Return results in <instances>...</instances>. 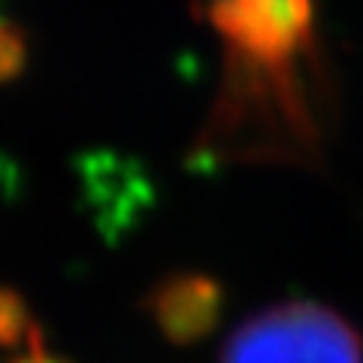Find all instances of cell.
<instances>
[{"mask_svg": "<svg viewBox=\"0 0 363 363\" xmlns=\"http://www.w3.org/2000/svg\"><path fill=\"white\" fill-rule=\"evenodd\" d=\"M224 73L194 155L212 167L312 164L321 145L315 0H200Z\"/></svg>", "mask_w": 363, "mask_h": 363, "instance_id": "6da1fadb", "label": "cell"}, {"mask_svg": "<svg viewBox=\"0 0 363 363\" xmlns=\"http://www.w3.org/2000/svg\"><path fill=\"white\" fill-rule=\"evenodd\" d=\"M221 363H363V342L339 312L288 300L236 327Z\"/></svg>", "mask_w": 363, "mask_h": 363, "instance_id": "7a4b0ae2", "label": "cell"}, {"mask_svg": "<svg viewBox=\"0 0 363 363\" xmlns=\"http://www.w3.org/2000/svg\"><path fill=\"white\" fill-rule=\"evenodd\" d=\"M145 306L164 339L173 345H194L218 327L224 291L203 272H173L149 291Z\"/></svg>", "mask_w": 363, "mask_h": 363, "instance_id": "3957f363", "label": "cell"}, {"mask_svg": "<svg viewBox=\"0 0 363 363\" xmlns=\"http://www.w3.org/2000/svg\"><path fill=\"white\" fill-rule=\"evenodd\" d=\"M43 339L40 324L30 318L25 297L13 288H0V348L25 351Z\"/></svg>", "mask_w": 363, "mask_h": 363, "instance_id": "277c9868", "label": "cell"}, {"mask_svg": "<svg viewBox=\"0 0 363 363\" xmlns=\"http://www.w3.org/2000/svg\"><path fill=\"white\" fill-rule=\"evenodd\" d=\"M28 64V37L13 21L0 18V85L13 82L25 73Z\"/></svg>", "mask_w": 363, "mask_h": 363, "instance_id": "5b68a950", "label": "cell"}, {"mask_svg": "<svg viewBox=\"0 0 363 363\" xmlns=\"http://www.w3.org/2000/svg\"><path fill=\"white\" fill-rule=\"evenodd\" d=\"M9 363H70V360H64V357H55L49 348H45V342L40 339V342H33L30 348H25L18 357H13Z\"/></svg>", "mask_w": 363, "mask_h": 363, "instance_id": "8992f818", "label": "cell"}]
</instances>
